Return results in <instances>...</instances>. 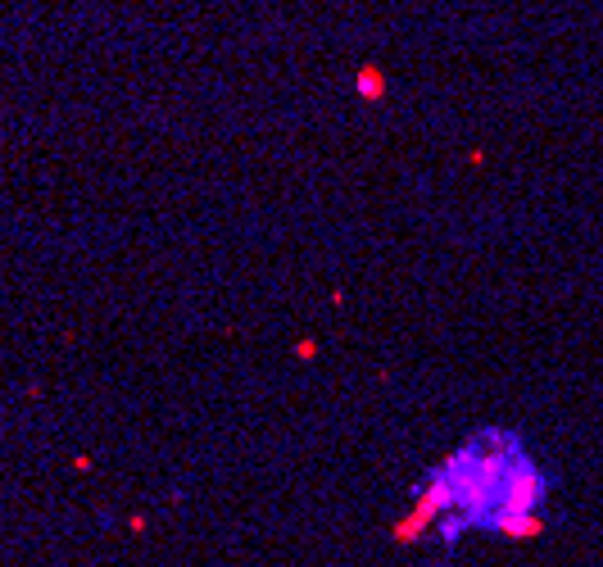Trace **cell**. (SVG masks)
I'll use <instances>...</instances> for the list:
<instances>
[{
	"label": "cell",
	"mask_w": 603,
	"mask_h": 567,
	"mask_svg": "<svg viewBox=\"0 0 603 567\" xmlns=\"http://www.w3.org/2000/svg\"><path fill=\"white\" fill-rule=\"evenodd\" d=\"M549 495L553 477L522 445V436L490 427L453 449L417 486L413 509L395 522V540L413 545L422 536H436L445 549H453L463 536L526 540L549 526Z\"/></svg>",
	"instance_id": "obj_1"
},
{
	"label": "cell",
	"mask_w": 603,
	"mask_h": 567,
	"mask_svg": "<svg viewBox=\"0 0 603 567\" xmlns=\"http://www.w3.org/2000/svg\"><path fill=\"white\" fill-rule=\"evenodd\" d=\"M354 91H359L363 100H381V95L390 91V78H386L377 64H363L359 73H354Z\"/></svg>",
	"instance_id": "obj_2"
},
{
	"label": "cell",
	"mask_w": 603,
	"mask_h": 567,
	"mask_svg": "<svg viewBox=\"0 0 603 567\" xmlns=\"http://www.w3.org/2000/svg\"><path fill=\"white\" fill-rule=\"evenodd\" d=\"M313 354H318V340H300V345H295V359H313Z\"/></svg>",
	"instance_id": "obj_3"
}]
</instances>
